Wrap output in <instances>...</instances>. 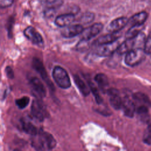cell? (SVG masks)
<instances>
[{"label": "cell", "mask_w": 151, "mask_h": 151, "mask_svg": "<svg viewBox=\"0 0 151 151\" xmlns=\"http://www.w3.org/2000/svg\"><path fill=\"white\" fill-rule=\"evenodd\" d=\"M32 66L34 68V69L40 74L41 78L43 79V80L48 84L49 87L54 90V86L52 83H51V80L48 78V76L47 75V73L46 72V70L45 69V67H44V65L38 59L34 58L32 60Z\"/></svg>", "instance_id": "52a82bcc"}, {"label": "cell", "mask_w": 151, "mask_h": 151, "mask_svg": "<svg viewBox=\"0 0 151 151\" xmlns=\"http://www.w3.org/2000/svg\"><path fill=\"white\" fill-rule=\"evenodd\" d=\"M14 0H0V6L1 8H5L10 6Z\"/></svg>", "instance_id": "f1b7e54d"}, {"label": "cell", "mask_w": 151, "mask_h": 151, "mask_svg": "<svg viewBox=\"0 0 151 151\" xmlns=\"http://www.w3.org/2000/svg\"><path fill=\"white\" fill-rule=\"evenodd\" d=\"M120 34L118 32H110L109 34L104 35L99 37L96 41V43L97 45L106 44L113 42L120 38Z\"/></svg>", "instance_id": "ac0fdd59"}, {"label": "cell", "mask_w": 151, "mask_h": 151, "mask_svg": "<svg viewBox=\"0 0 151 151\" xmlns=\"http://www.w3.org/2000/svg\"><path fill=\"white\" fill-rule=\"evenodd\" d=\"M45 4L50 8H55L60 6L63 4L62 0H44Z\"/></svg>", "instance_id": "484cf974"}, {"label": "cell", "mask_w": 151, "mask_h": 151, "mask_svg": "<svg viewBox=\"0 0 151 151\" xmlns=\"http://www.w3.org/2000/svg\"><path fill=\"white\" fill-rule=\"evenodd\" d=\"M94 14L88 12L84 13L80 18V21L84 24H88L91 22L94 19Z\"/></svg>", "instance_id": "cb8c5ba5"}, {"label": "cell", "mask_w": 151, "mask_h": 151, "mask_svg": "<svg viewBox=\"0 0 151 151\" xmlns=\"http://www.w3.org/2000/svg\"><path fill=\"white\" fill-rule=\"evenodd\" d=\"M32 145L36 151H45V147L39 139L37 141H33Z\"/></svg>", "instance_id": "83f0119b"}, {"label": "cell", "mask_w": 151, "mask_h": 151, "mask_svg": "<svg viewBox=\"0 0 151 151\" xmlns=\"http://www.w3.org/2000/svg\"><path fill=\"white\" fill-rule=\"evenodd\" d=\"M143 142L148 145H151V123L146 127L143 137Z\"/></svg>", "instance_id": "d4e9b609"}, {"label": "cell", "mask_w": 151, "mask_h": 151, "mask_svg": "<svg viewBox=\"0 0 151 151\" xmlns=\"http://www.w3.org/2000/svg\"><path fill=\"white\" fill-rule=\"evenodd\" d=\"M135 46H136L135 37L133 38H130V39H126L125 41H123L121 43V44L119 47L116 52L120 55L126 54L132 49L135 48H136Z\"/></svg>", "instance_id": "9a60e30c"}, {"label": "cell", "mask_w": 151, "mask_h": 151, "mask_svg": "<svg viewBox=\"0 0 151 151\" xmlns=\"http://www.w3.org/2000/svg\"><path fill=\"white\" fill-rule=\"evenodd\" d=\"M146 54L143 48H133L126 54L124 63L130 67L136 66L144 60Z\"/></svg>", "instance_id": "7a4b0ae2"}, {"label": "cell", "mask_w": 151, "mask_h": 151, "mask_svg": "<svg viewBox=\"0 0 151 151\" xmlns=\"http://www.w3.org/2000/svg\"><path fill=\"white\" fill-rule=\"evenodd\" d=\"M24 34L26 38L32 43L38 46H42L43 39L41 34L33 27L29 26L24 31Z\"/></svg>", "instance_id": "8992f818"}, {"label": "cell", "mask_w": 151, "mask_h": 151, "mask_svg": "<svg viewBox=\"0 0 151 151\" xmlns=\"http://www.w3.org/2000/svg\"><path fill=\"white\" fill-rule=\"evenodd\" d=\"M148 14L145 11H142L133 15L129 19L128 24L132 27L134 25H142L146 21Z\"/></svg>", "instance_id": "2e32d148"}, {"label": "cell", "mask_w": 151, "mask_h": 151, "mask_svg": "<svg viewBox=\"0 0 151 151\" xmlns=\"http://www.w3.org/2000/svg\"><path fill=\"white\" fill-rule=\"evenodd\" d=\"M29 84L33 92L39 97L42 98L45 97L46 89L44 85L39 78L37 77H32L29 81Z\"/></svg>", "instance_id": "5bb4252c"}, {"label": "cell", "mask_w": 151, "mask_h": 151, "mask_svg": "<svg viewBox=\"0 0 151 151\" xmlns=\"http://www.w3.org/2000/svg\"><path fill=\"white\" fill-rule=\"evenodd\" d=\"M52 77L61 88L67 89L71 86V81L67 72L60 66H55L52 70Z\"/></svg>", "instance_id": "6da1fadb"}, {"label": "cell", "mask_w": 151, "mask_h": 151, "mask_svg": "<svg viewBox=\"0 0 151 151\" xmlns=\"http://www.w3.org/2000/svg\"><path fill=\"white\" fill-rule=\"evenodd\" d=\"M83 30L84 27L81 24L70 25L63 28L61 31V34L64 38H70L81 34Z\"/></svg>", "instance_id": "ba28073f"}, {"label": "cell", "mask_w": 151, "mask_h": 151, "mask_svg": "<svg viewBox=\"0 0 151 151\" xmlns=\"http://www.w3.org/2000/svg\"><path fill=\"white\" fill-rule=\"evenodd\" d=\"M129 19L124 17H119L112 20L107 27V31L109 32H120L127 24Z\"/></svg>", "instance_id": "9c48e42d"}, {"label": "cell", "mask_w": 151, "mask_h": 151, "mask_svg": "<svg viewBox=\"0 0 151 151\" xmlns=\"http://www.w3.org/2000/svg\"><path fill=\"white\" fill-rule=\"evenodd\" d=\"M150 57H151V54H150Z\"/></svg>", "instance_id": "1f68e13d"}, {"label": "cell", "mask_w": 151, "mask_h": 151, "mask_svg": "<svg viewBox=\"0 0 151 151\" xmlns=\"http://www.w3.org/2000/svg\"><path fill=\"white\" fill-rule=\"evenodd\" d=\"M39 140L43 144L45 148L48 150L54 149L57 145V142L53 136L48 132H45L42 130L39 132Z\"/></svg>", "instance_id": "8fae6325"}, {"label": "cell", "mask_w": 151, "mask_h": 151, "mask_svg": "<svg viewBox=\"0 0 151 151\" xmlns=\"http://www.w3.org/2000/svg\"><path fill=\"white\" fill-rule=\"evenodd\" d=\"M14 151H21V150H19V149H15Z\"/></svg>", "instance_id": "4dcf8cb0"}, {"label": "cell", "mask_w": 151, "mask_h": 151, "mask_svg": "<svg viewBox=\"0 0 151 151\" xmlns=\"http://www.w3.org/2000/svg\"><path fill=\"white\" fill-rule=\"evenodd\" d=\"M29 99L27 96H24L18 99H17L15 100V104L19 109H23L28 106V104H29Z\"/></svg>", "instance_id": "603a6c76"}, {"label": "cell", "mask_w": 151, "mask_h": 151, "mask_svg": "<svg viewBox=\"0 0 151 151\" xmlns=\"http://www.w3.org/2000/svg\"><path fill=\"white\" fill-rule=\"evenodd\" d=\"M122 109L126 116L128 117H133L136 111L134 101L129 97H124L123 99Z\"/></svg>", "instance_id": "7c38bea8"}, {"label": "cell", "mask_w": 151, "mask_h": 151, "mask_svg": "<svg viewBox=\"0 0 151 151\" xmlns=\"http://www.w3.org/2000/svg\"><path fill=\"white\" fill-rule=\"evenodd\" d=\"M122 42L121 38L109 43L97 45L95 50V53L100 57H108L117 51L119 47Z\"/></svg>", "instance_id": "3957f363"}, {"label": "cell", "mask_w": 151, "mask_h": 151, "mask_svg": "<svg viewBox=\"0 0 151 151\" xmlns=\"http://www.w3.org/2000/svg\"><path fill=\"white\" fill-rule=\"evenodd\" d=\"M5 73H6V74L7 77L9 78H14V72H13L12 69L10 67L8 66V67H6Z\"/></svg>", "instance_id": "f546056e"}, {"label": "cell", "mask_w": 151, "mask_h": 151, "mask_svg": "<svg viewBox=\"0 0 151 151\" xmlns=\"http://www.w3.org/2000/svg\"><path fill=\"white\" fill-rule=\"evenodd\" d=\"M103 25L101 23H95L86 29H84L81 34V40L89 41L97 36L103 29Z\"/></svg>", "instance_id": "5b68a950"}, {"label": "cell", "mask_w": 151, "mask_h": 151, "mask_svg": "<svg viewBox=\"0 0 151 151\" xmlns=\"http://www.w3.org/2000/svg\"><path fill=\"white\" fill-rule=\"evenodd\" d=\"M136 111L140 121L144 123H147L149 121L150 117L149 114V109L146 105L140 104L137 107Z\"/></svg>", "instance_id": "44dd1931"}, {"label": "cell", "mask_w": 151, "mask_h": 151, "mask_svg": "<svg viewBox=\"0 0 151 151\" xmlns=\"http://www.w3.org/2000/svg\"><path fill=\"white\" fill-rule=\"evenodd\" d=\"M21 126L23 130L27 134L35 136L38 133V129L37 127L29 120L25 119H22L21 120Z\"/></svg>", "instance_id": "d6986e66"}, {"label": "cell", "mask_w": 151, "mask_h": 151, "mask_svg": "<svg viewBox=\"0 0 151 151\" xmlns=\"http://www.w3.org/2000/svg\"><path fill=\"white\" fill-rule=\"evenodd\" d=\"M94 80L100 91L103 93H107V90L109 89L108 88L109 83L107 76L103 73H99L95 76Z\"/></svg>", "instance_id": "e0dca14e"}, {"label": "cell", "mask_w": 151, "mask_h": 151, "mask_svg": "<svg viewBox=\"0 0 151 151\" xmlns=\"http://www.w3.org/2000/svg\"><path fill=\"white\" fill-rule=\"evenodd\" d=\"M31 112L32 116L40 122H42L47 114L45 106L39 99H35L32 101Z\"/></svg>", "instance_id": "277c9868"}, {"label": "cell", "mask_w": 151, "mask_h": 151, "mask_svg": "<svg viewBox=\"0 0 151 151\" xmlns=\"http://www.w3.org/2000/svg\"><path fill=\"white\" fill-rule=\"evenodd\" d=\"M143 50L146 54H151V35L146 39L143 45Z\"/></svg>", "instance_id": "4316f807"}, {"label": "cell", "mask_w": 151, "mask_h": 151, "mask_svg": "<svg viewBox=\"0 0 151 151\" xmlns=\"http://www.w3.org/2000/svg\"><path fill=\"white\" fill-rule=\"evenodd\" d=\"M109 97V101L110 105L116 110L122 109L123 99L120 97L119 91L116 88H109L107 91Z\"/></svg>", "instance_id": "30bf717a"}, {"label": "cell", "mask_w": 151, "mask_h": 151, "mask_svg": "<svg viewBox=\"0 0 151 151\" xmlns=\"http://www.w3.org/2000/svg\"><path fill=\"white\" fill-rule=\"evenodd\" d=\"M143 27V25L132 26L126 33V35H125L126 39H130V38H133L136 37L137 35H139L141 32Z\"/></svg>", "instance_id": "7402d4cb"}, {"label": "cell", "mask_w": 151, "mask_h": 151, "mask_svg": "<svg viewBox=\"0 0 151 151\" xmlns=\"http://www.w3.org/2000/svg\"><path fill=\"white\" fill-rule=\"evenodd\" d=\"M76 19L75 15L71 13L61 14L57 16L54 21L55 24L61 28L70 25Z\"/></svg>", "instance_id": "4fadbf2b"}, {"label": "cell", "mask_w": 151, "mask_h": 151, "mask_svg": "<svg viewBox=\"0 0 151 151\" xmlns=\"http://www.w3.org/2000/svg\"><path fill=\"white\" fill-rule=\"evenodd\" d=\"M74 81L77 88L79 89L83 95L86 96L90 94L91 90L89 86H88L78 76H74Z\"/></svg>", "instance_id": "ffe728a7"}]
</instances>
